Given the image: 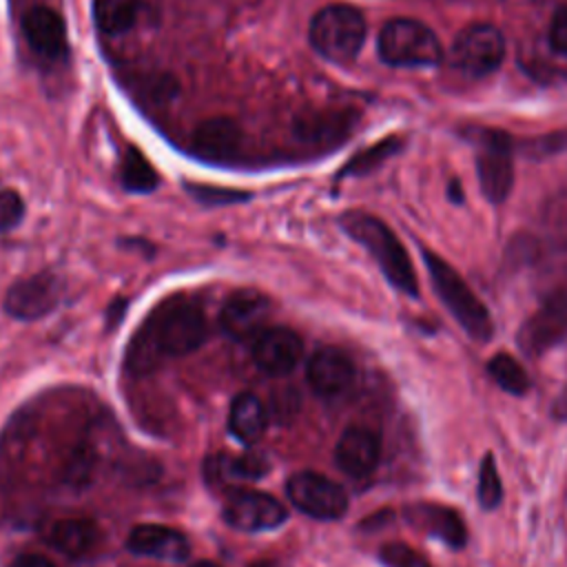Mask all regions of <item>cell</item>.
<instances>
[{"label":"cell","instance_id":"obj_1","mask_svg":"<svg viewBox=\"0 0 567 567\" xmlns=\"http://www.w3.org/2000/svg\"><path fill=\"white\" fill-rule=\"evenodd\" d=\"M206 317L202 306L188 297L162 301L140 326L126 350L131 374L151 372L164 357H184L206 339Z\"/></svg>","mask_w":567,"mask_h":567},{"label":"cell","instance_id":"obj_2","mask_svg":"<svg viewBox=\"0 0 567 567\" xmlns=\"http://www.w3.org/2000/svg\"><path fill=\"white\" fill-rule=\"evenodd\" d=\"M339 221H341V228L374 257L385 279L394 288H399L410 297L419 295V281H416L414 266L408 257V250L379 217L361 210H348L341 215Z\"/></svg>","mask_w":567,"mask_h":567},{"label":"cell","instance_id":"obj_3","mask_svg":"<svg viewBox=\"0 0 567 567\" xmlns=\"http://www.w3.org/2000/svg\"><path fill=\"white\" fill-rule=\"evenodd\" d=\"M425 266L432 279V286L452 317L461 323V328L476 341H487L494 332L492 317L483 301L472 292V288L461 279V275L443 261L439 255L423 250Z\"/></svg>","mask_w":567,"mask_h":567},{"label":"cell","instance_id":"obj_4","mask_svg":"<svg viewBox=\"0 0 567 567\" xmlns=\"http://www.w3.org/2000/svg\"><path fill=\"white\" fill-rule=\"evenodd\" d=\"M308 35L321 58L343 64L354 60L363 47L365 18L350 4H330L315 13Z\"/></svg>","mask_w":567,"mask_h":567},{"label":"cell","instance_id":"obj_5","mask_svg":"<svg viewBox=\"0 0 567 567\" xmlns=\"http://www.w3.org/2000/svg\"><path fill=\"white\" fill-rule=\"evenodd\" d=\"M377 49L390 66H434L443 58L436 33L412 18L388 20L379 31Z\"/></svg>","mask_w":567,"mask_h":567},{"label":"cell","instance_id":"obj_6","mask_svg":"<svg viewBox=\"0 0 567 567\" xmlns=\"http://www.w3.org/2000/svg\"><path fill=\"white\" fill-rule=\"evenodd\" d=\"M505 58V38L494 24L481 22L465 27L452 44V62L458 71L483 78L501 66Z\"/></svg>","mask_w":567,"mask_h":567},{"label":"cell","instance_id":"obj_7","mask_svg":"<svg viewBox=\"0 0 567 567\" xmlns=\"http://www.w3.org/2000/svg\"><path fill=\"white\" fill-rule=\"evenodd\" d=\"M290 503L319 520L341 518L348 509L346 489L319 472H297L286 483Z\"/></svg>","mask_w":567,"mask_h":567},{"label":"cell","instance_id":"obj_8","mask_svg":"<svg viewBox=\"0 0 567 567\" xmlns=\"http://www.w3.org/2000/svg\"><path fill=\"white\" fill-rule=\"evenodd\" d=\"M224 520L239 532H266L286 523V507L270 494L257 489H233L224 498Z\"/></svg>","mask_w":567,"mask_h":567},{"label":"cell","instance_id":"obj_9","mask_svg":"<svg viewBox=\"0 0 567 567\" xmlns=\"http://www.w3.org/2000/svg\"><path fill=\"white\" fill-rule=\"evenodd\" d=\"M476 175H478L483 195L492 204L505 202L514 184L512 146L505 133L501 131L483 133L478 153H476Z\"/></svg>","mask_w":567,"mask_h":567},{"label":"cell","instance_id":"obj_10","mask_svg":"<svg viewBox=\"0 0 567 567\" xmlns=\"http://www.w3.org/2000/svg\"><path fill=\"white\" fill-rule=\"evenodd\" d=\"M62 299V281L53 272H38L16 281L4 295L7 315L33 321L49 315Z\"/></svg>","mask_w":567,"mask_h":567},{"label":"cell","instance_id":"obj_11","mask_svg":"<svg viewBox=\"0 0 567 567\" xmlns=\"http://www.w3.org/2000/svg\"><path fill=\"white\" fill-rule=\"evenodd\" d=\"M270 317V299L259 290H237L233 292L221 312L219 326L230 339H255Z\"/></svg>","mask_w":567,"mask_h":567},{"label":"cell","instance_id":"obj_12","mask_svg":"<svg viewBox=\"0 0 567 567\" xmlns=\"http://www.w3.org/2000/svg\"><path fill=\"white\" fill-rule=\"evenodd\" d=\"M250 354L264 372L281 377L295 370L303 354V343L295 330L284 326H270L250 341Z\"/></svg>","mask_w":567,"mask_h":567},{"label":"cell","instance_id":"obj_13","mask_svg":"<svg viewBox=\"0 0 567 567\" xmlns=\"http://www.w3.org/2000/svg\"><path fill=\"white\" fill-rule=\"evenodd\" d=\"M126 549L137 556H148V558L168 560V563H184L190 554V543L182 532L173 527L144 523V525H135L128 532Z\"/></svg>","mask_w":567,"mask_h":567},{"label":"cell","instance_id":"obj_14","mask_svg":"<svg viewBox=\"0 0 567 567\" xmlns=\"http://www.w3.org/2000/svg\"><path fill=\"white\" fill-rule=\"evenodd\" d=\"M241 128L230 117H210L195 126L190 135V148L206 162H230L241 148Z\"/></svg>","mask_w":567,"mask_h":567},{"label":"cell","instance_id":"obj_15","mask_svg":"<svg viewBox=\"0 0 567 567\" xmlns=\"http://www.w3.org/2000/svg\"><path fill=\"white\" fill-rule=\"evenodd\" d=\"M306 377L310 388L321 396L343 394L354 381V363L352 359L332 346L319 348L306 368Z\"/></svg>","mask_w":567,"mask_h":567},{"label":"cell","instance_id":"obj_16","mask_svg":"<svg viewBox=\"0 0 567 567\" xmlns=\"http://www.w3.org/2000/svg\"><path fill=\"white\" fill-rule=\"evenodd\" d=\"M381 456V441L377 432L370 427L352 425L348 427L334 447V461L341 472H346L352 478L368 476Z\"/></svg>","mask_w":567,"mask_h":567},{"label":"cell","instance_id":"obj_17","mask_svg":"<svg viewBox=\"0 0 567 567\" xmlns=\"http://www.w3.org/2000/svg\"><path fill=\"white\" fill-rule=\"evenodd\" d=\"M405 516L419 532L443 540L452 549H461L467 540V529L461 514L447 505L414 503L405 509Z\"/></svg>","mask_w":567,"mask_h":567},{"label":"cell","instance_id":"obj_18","mask_svg":"<svg viewBox=\"0 0 567 567\" xmlns=\"http://www.w3.org/2000/svg\"><path fill=\"white\" fill-rule=\"evenodd\" d=\"M29 47L47 60H58L66 53V27L58 11L49 7H33L22 20Z\"/></svg>","mask_w":567,"mask_h":567},{"label":"cell","instance_id":"obj_19","mask_svg":"<svg viewBox=\"0 0 567 567\" xmlns=\"http://www.w3.org/2000/svg\"><path fill=\"white\" fill-rule=\"evenodd\" d=\"M352 124L354 115L348 111H317L297 120L295 135L310 148H332L350 135Z\"/></svg>","mask_w":567,"mask_h":567},{"label":"cell","instance_id":"obj_20","mask_svg":"<svg viewBox=\"0 0 567 567\" xmlns=\"http://www.w3.org/2000/svg\"><path fill=\"white\" fill-rule=\"evenodd\" d=\"M567 332V303L551 301L536 312L520 330V348L527 354H538L554 346Z\"/></svg>","mask_w":567,"mask_h":567},{"label":"cell","instance_id":"obj_21","mask_svg":"<svg viewBox=\"0 0 567 567\" xmlns=\"http://www.w3.org/2000/svg\"><path fill=\"white\" fill-rule=\"evenodd\" d=\"M266 425H268V414H266V408L259 401V396H255L252 392L237 394L230 405V412H228L230 434L237 441L252 445L264 436Z\"/></svg>","mask_w":567,"mask_h":567},{"label":"cell","instance_id":"obj_22","mask_svg":"<svg viewBox=\"0 0 567 567\" xmlns=\"http://www.w3.org/2000/svg\"><path fill=\"white\" fill-rule=\"evenodd\" d=\"M97 538V527L89 518H62L51 527V543L66 556H84Z\"/></svg>","mask_w":567,"mask_h":567},{"label":"cell","instance_id":"obj_23","mask_svg":"<svg viewBox=\"0 0 567 567\" xmlns=\"http://www.w3.org/2000/svg\"><path fill=\"white\" fill-rule=\"evenodd\" d=\"M93 13L102 33L122 35L135 24L140 0H95Z\"/></svg>","mask_w":567,"mask_h":567},{"label":"cell","instance_id":"obj_24","mask_svg":"<svg viewBox=\"0 0 567 567\" xmlns=\"http://www.w3.org/2000/svg\"><path fill=\"white\" fill-rule=\"evenodd\" d=\"M487 372L489 377L509 394H516V396H523L527 390H529V377L527 372L523 370V365L509 357L507 352H498L489 359L487 363Z\"/></svg>","mask_w":567,"mask_h":567},{"label":"cell","instance_id":"obj_25","mask_svg":"<svg viewBox=\"0 0 567 567\" xmlns=\"http://www.w3.org/2000/svg\"><path fill=\"white\" fill-rule=\"evenodd\" d=\"M120 177H122L124 188H128L133 193H148L157 186L155 168L151 166V162L137 148L126 151V155L122 159Z\"/></svg>","mask_w":567,"mask_h":567},{"label":"cell","instance_id":"obj_26","mask_svg":"<svg viewBox=\"0 0 567 567\" xmlns=\"http://www.w3.org/2000/svg\"><path fill=\"white\" fill-rule=\"evenodd\" d=\"M213 465L219 467V476H228L235 481H257L270 472V461L259 452L228 456L221 461H213Z\"/></svg>","mask_w":567,"mask_h":567},{"label":"cell","instance_id":"obj_27","mask_svg":"<svg viewBox=\"0 0 567 567\" xmlns=\"http://www.w3.org/2000/svg\"><path fill=\"white\" fill-rule=\"evenodd\" d=\"M476 498L481 503L483 509H496L501 505L503 498V485H501V476L496 470V461L492 454H487L481 463L478 470V487H476Z\"/></svg>","mask_w":567,"mask_h":567},{"label":"cell","instance_id":"obj_28","mask_svg":"<svg viewBox=\"0 0 567 567\" xmlns=\"http://www.w3.org/2000/svg\"><path fill=\"white\" fill-rule=\"evenodd\" d=\"M379 558L385 567H432L425 556L405 543H388L381 547Z\"/></svg>","mask_w":567,"mask_h":567},{"label":"cell","instance_id":"obj_29","mask_svg":"<svg viewBox=\"0 0 567 567\" xmlns=\"http://www.w3.org/2000/svg\"><path fill=\"white\" fill-rule=\"evenodd\" d=\"M396 144H399L396 140H385V142H381V144H377V146L363 151L359 157H354V159L346 166L343 173H365V171H370V168L377 166L381 159H385L388 155H392L394 148H396Z\"/></svg>","mask_w":567,"mask_h":567},{"label":"cell","instance_id":"obj_30","mask_svg":"<svg viewBox=\"0 0 567 567\" xmlns=\"http://www.w3.org/2000/svg\"><path fill=\"white\" fill-rule=\"evenodd\" d=\"M24 215V202L16 190H0V233H7L20 224Z\"/></svg>","mask_w":567,"mask_h":567},{"label":"cell","instance_id":"obj_31","mask_svg":"<svg viewBox=\"0 0 567 567\" xmlns=\"http://www.w3.org/2000/svg\"><path fill=\"white\" fill-rule=\"evenodd\" d=\"M549 44L567 55V7H560L556 9V13L551 16V22H549Z\"/></svg>","mask_w":567,"mask_h":567},{"label":"cell","instance_id":"obj_32","mask_svg":"<svg viewBox=\"0 0 567 567\" xmlns=\"http://www.w3.org/2000/svg\"><path fill=\"white\" fill-rule=\"evenodd\" d=\"M9 567H53V563L40 554H22Z\"/></svg>","mask_w":567,"mask_h":567},{"label":"cell","instance_id":"obj_33","mask_svg":"<svg viewBox=\"0 0 567 567\" xmlns=\"http://www.w3.org/2000/svg\"><path fill=\"white\" fill-rule=\"evenodd\" d=\"M556 414L560 416V419H567V385H565V390H563V394L558 396V401H556Z\"/></svg>","mask_w":567,"mask_h":567},{"label":"cell","instance_id":"obj_34","mask_svg":"<svg viewBox=\"0 0 567 567\" xmlns=\"http://www.w3.org/2000/svg\"><path fill=\"white\" fill-rule=\"evenodd\" d=\"M450 190L454 193V199H456V202L463 199V190H458V184H456V182H452V188H450Z\"/></svg>","mask_w":567,"mask_h":567},{"label":"cell","instance_id":"obj_35","mask_svg":"<svg viewBox=\"0 0 567 567\" xmlns=\"http://www.w3.org/2000/svg\"><path fill=\"white\" fill-rule=\"evenodd\" d=\"M190 567H219V565H215V563H210V560H199V563H195V565H190Z\"/></svg>","mask_w":567,"mask_h":567}]
</instances>
